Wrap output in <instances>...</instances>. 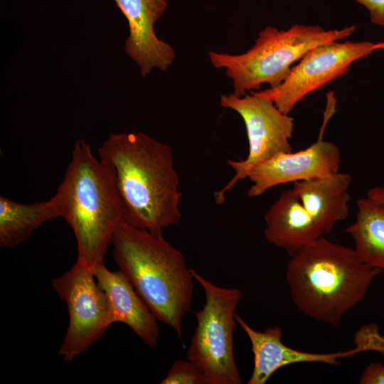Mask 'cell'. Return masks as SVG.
Returning a JSON list of instances; mask_svg holds the SVG:
<instances>
[{"label":"cell","mask_w":384,"mask_h":384,"mask_svg":"<svg viewBox=\"0 0 384 384\" xmlns=\"http://www.w3.org/2000/svg\"><path fill=\"white\" fill-rule=\"evenodd\" d=\"M114 173L126 223L156 235L181 219L171 148L143 132L112 133L98 149Z\"/></svg>","instance_id":"obj_1"},{"label":"cell","mask_w":384,"mask_h":384,"mask_svg":"<svg viewBox=\"0 0 384 384\" xmlns=\"http://www.w3.org/2000/svg\"><path fill=\"white\" fill-rule=\"evenodd\" d=\"M380 273L362 262L353 249L321 237L290 256L286 279L299 311L338 326Z\"/></svg>","instance_id":"obj_2"},{"label":"cell","mask_w":384,"mask_h":384,"mask_svg":"<svg viewBox=\"0 0 384 384\" xmlns=\"http://www.w3.org/2000/svg\"><path fill=\"white\" fill-rule=\"evenodd\" d=\"M50 200L74 233L78 258L93 267L104 262L115 231L125 221L112 167L95 157L84 139L75 142Z\"/></svg>","instance_id":"obj_3"},{"label":"cell","mask_w":384,"mask_h":384,"mask_svg":"<svg viewBox=\"0 0 384 384\" xmlns=\"http://www.w3.org/2000/svg\"><path fill=\"white\" fill-rule=\"evenodd\" d=\"M112 243L116 263L158 320L182 338V321L190 310L194 277L183 254L163 236L126 223Z\"/></svg>","instance_id":"obj_4"},{"label":"cell","mask_w":384,"mask_h":384,"mask_svg":"<svg viewBox=\"0 0 384 384\" xmlns=\"http://www.w3.org/2000/svg\"><path fill=\"white\" fill-rule=\"evenodd\" d=\"M355 25L325 30L319 25L294 24L287 30L266 26L254 45L237 55L210 50L208 57L215 68L225 69L232 80L233 92L242 97L262 85L274 87L289 74L294 64L316 46L343 40L356 31Z\"/></svg>","instance_id":"obj_5"},{"label":"cell","mask_w":384,"mask_h":384,"mask_svg":"<svg viewBox=\"0 0 384 384\" xmlns=\"http://www.w3.org/2000/svg\"><path fill=\"white\" fill-rule=\"evenodd\" d=\"M194 279L204 290L206 303L194 312L197 325L187 350V359L204 373L208 384H240V373L233 352L235 310L242 297L237 288L214 284L195 270Z\"/></svg>","instance_id":"obj_6"},{"label":"cell","mask_w":384,"mask_h":384,"mask_svg":"<svg viewBox=\"0 0 384 384\" xmlns=\"http://www.w3.org/2000/svg\"><path fill=\"white\" fill-rule=\"evenodd\" d=\"M93 266L77 258L52 285L68 307L69 323L58 354L71 362L85 353L114 322L105 292L97 282Z\"/></svg>","instance_id":"obj_7"},{"label":"cell","mask_w":384,"mask_h":384,"mask_svg":"<svg viewBox=\"0 0 384 384\" xmlns=\"http://www.w3.org/2000/svg\"><path fill=\"white\" fill-rule=\"evenodd\" d=\"M220 105L236 112L242 117L247 132L249 151L245 159L228 160L233 169L234 176L215 193V201L222 204L225 193L240 180L247 176L256 164L267 161L280 153L292 151L289 140L294 129V119L282 112L269 99L254 92L251 95L237 97L222 95Z\"/></svg>","instance_id":"obj_8"},{"label":"cell","mask_w":384,"mask_h":384,"mask_svg":"<svg viewBox=\"0 0 384 384\" xmlns=\"http://www.w3.org/2000/svg\"><path fill=\"white\" fill-rule=\"evenodd\" d=\"M384 50V41H335L314 47L292 67L279 85L254 92L271 100L289 114L309 94L346 74L352 64L373 52Z\"/></svg>","instance_id":"obj_9"},{"label":"cell","mask_w":384,"mask_h":384,"mask_svg":"<svg viewBox=\"0 0 384 384\" xmlns=\"http://www.w3.org/2000/svg\"><path fill=\"white\" fill-rule=\"evenodd\" d=\"M238 324L250 339L254 355V367L248 384H265L274 373L288 365L299 363H324L339 365L341 359L353 357L366 351H377L375 336L368 329L361 327L355 334L353 348L335 353H310L294 349L282 341V330L277 326L257 331L242 318Z\"/></svg>","instance_id":"obj_10"},{"label":"cell","mask_w":384,"mask_h":384,"mask_svg":"<svg viewBox=\"0 0 384 384\" xmlns=\"http://www.w3.org/2000/svg\"><path fill=\"white\" fill-rule=\"evenodd\" d=\"M340 164L338 147L321 135L304 150L280 153L254 166L247 176L252 182L247 196L255 198L280 184L333 175L339 171Z\"/></svg>","instance_id":"obj_11"},{"label":"cell","mask_w":384,"mask_h":384,"mask_svg":"<svg viewBox=\"0 0 384 384\" xmlns=\"http://www.w3.org/2000/svg\"><path fill=\"white\" fill-rule=\"evenodd\" d=\"M113 1L127 20L129 34L124 49L140 74L146 77L154 69L168 70L176 58V52L156 36L154 28L166 10L168 0Z\"/></svg>","instance_id":"obj_12"},{"label":"cell","mask_w":384,"mask_h":384,"mask_svg":"<svg viewBox=\"0 0 384 384\" xmlns=\"http://www.w3.org/2000/svg\"><path fill=\"white\" fill-rule=\"evenodd\" d=\"M93 270L107 297L114 322L127 325L149 347L155 348L160 331L157 318L130 281L122 271L109 270L105 262L95 265Z\"/></svg>","instance_id":"obj_13"},{"label":"cell","mask_w":384,"mask_h":384,"mask_svg":"<svg viewBox=\"0 0 384 384\" xmlns=\"http://www.w3.org/2000/svg\"><path fill=\"white\" fill-rule=\"evenodd\" d=\"M265 239L289 257L324 236L294 188L281 193L265 213Z\"/></svg>","instance_id":"obj_14"},{"label":"cell","mask_w":384,"mask_h":384,"mask_svg":"<svg viewBox=\"0 0 384 384\" xmlns=\"http://www.w3.org/2000/svg\"><path fill=\"white\" fill-rule=\"evenodd\" d=\"M351 176L338 172L331 176L293 183L304 207L323 235L329 234L336 224L348 216V190Z\"/></svg>","instance_id":"obj_15"},{"label":"cell","mask_w":384,"mask_h":384,"mask_svg":"<svg viewBox=\"0 0 384 384\" xmlns=\"http://www.w3.org/2000/svg\"><path fill=\"white\" fill-rule=\"evenodd\" d=\"M355 221L346 231L354 240V251L363 263L384 273V203L368 197L356 201Z\"/></svg>","instance_id":"obj_16"},{"label":"cell","mask_w":384,"mask_h":384,"mask_svg":"<svg viewBox=\"0 0 384 384\" xmlns=\"http://www.w3.org/2000/svg\"><path fill=\"white\" fill-rule=\"evenodd\" d=\"M53 203L48 201L19 203L0 196V246L15 248L30 238L33 231L46 222L58 218Z\"/></svg>","instance_id":"obj_17"},{"label":"cell","mask_w":384,"mask_h":384,"mask_svg":"<svg viewBox=\"0 0 384 384\" xmlns=\"http://www.w3.org/2000/svg\"><path fill=\"white\" fill-rule=\"evenodd\" d=\"M161 384H208L204 373L192 361L176 360Z\"/></svg>","instance_id":"obj_18"},{"label":"cell","mask_w":384,"mask_h":384,"mask_svg":"<svg viewBox=\"0 0 384 384\" xmlns=\"http://www.w3.org/2000/svg\"><path fill=\"white\" fill-rule=\"evenodd\" d=\"M360 384H384V365L381 363H371L363 370Z\"/></svg>","instance_id":"obj_19"},{"label":"cell","mask_w":384,"mask_h":384,"mask_svg":"<svg viewBox=\"0 0 384 384\" xmlns=\"http://www.w3.org/2000/svg\"><path fill=\"white\" fill-rule=\"evenodd\" d=\"M355 1L366 8L373 24L384 26V0Z\"/></svg>","instance_id":"obj_20"},{"label":"cell","mask_w":384,"mask_h":384,"mask_svg":"<svg viewBox=\"0 0 384 384\" xmlns=\"http://www.w3.org/2000/svg\"><path fill=\"white\" fill-rule=\"evenodd\" d=\"M367 197L384 203V187L375 186L370 188Z\"/></svg>","instance_id":"obj_21"}]
</instances>
